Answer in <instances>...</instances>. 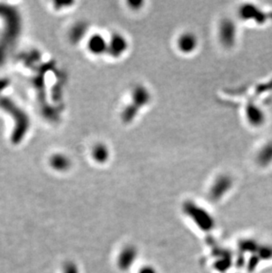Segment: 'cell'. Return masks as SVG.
I'll use <instances>...</instances> for the list:
<instances>
[{"label":"cell","mask_w":272,"mask_h":273,"mask_svg":"<svg viewBox=\"0 0 272 273\" xmlns=\"http://www.w3.org/2000/svg\"><path fill=\"white\" fill-rule=\"evenodd\" d=\"M184 216L199 232L206 234L214 229L215 220L206 208L193 200H186L182 204Z\"/></svg>","instance_id":"obj_1"},{"label":"cell","mask_w":272,"mask_h":273,"mask_svg":"<svg viewBox=\"0 0 272 273\" xmlns=\"http://www.w3.org/2000/svg\"><path fill=\"white\" fill-rule=\"evenodd\" d=\"M233 187V179L228 174H220L213 179L209 188L208 195L212 202H220Z\"/></svg>","instance_id":"obj_2"},{"label":"cell","mask_w":272,"mask_h":273,"mask_svg":"<svg viewBox=\"0 0 272 273\" xmlns=\"http://www.w3.org/2000/svg\"><path fill=\"white\" fill-rule=\"evenodd\" d=\"M237 37L238 28L234 20L227 17L221 20L217 28V38L221 45L225 49L234 47Z\"/></svg>","instance_id":"obj_3"},{"label":"cell","mask_w":272,"mask_h":273,"mask_svg":"<svg viewBox=\"0 0 272 273\" xmlns=\"http://www.w3.org/2000/svg\"><path fill=\"white\" fill-rule=\"evenodd\" d=\"M138 258V250L133 244H125L117 250L116 265L121 272H127L135 266Z\"/></svg>","instance_id":"obj_4"},{"label":"cell","mask_w":272,"mask_h":273,"mask_svg":"<svg viewBox=\"0 0 272 273\" xmlns=\"http://www.w3.org/2000/svg\"><path fill=\"white\" fill-rule=\"evenodd\" d=\"M129 49V42L125 35L115 32L108 40V52L110 56L114 58H120Z\"/></svg>","instance_id":"obj_5"},{"label":"cell","mask_w":272,"mask_h":273,"mask_svg":"<svg viewBox=\"0 0 272 273\" xmlns=\"http://www.w3.org/2000/svg\"><path fill=\"white\" fill-rule=\"evenodd\" d=\"M130 98V104L141 111L150 104L152 100V95L149 88L146 87L145 85L138 83L132 88Z\"/></svg>","instance_id":"obj_6"},{"label":"cell","mask_w":272,"mask_h":273,"mask_svg":"<svg viewBox=\"0 0 272 273\" xmlns=\"http://www.w3.org/2000/svg\"><path fill=\"white\" fill-rule=\"evenodd\" d=\"M176 46L179 52L185 55L192 54L199 46V38L191 31L180 34L176 40Z\"/></svg>","instance_id":"obj_7"},{"label":"cell","mask_w":272,"mask_h":273,"mask_svg":"<svg viewBox=\"0 0 272 273\" xmlns=\"http://www.w3.org/2000/svg\"><path fill=\"white\" fill-rule=\"evenodd\" d=\"M239 17L242 20H253L256 23H263L267 14L263 13L258 6L252 4H244L239 7Z\"/></svg>","instance_id":"obj_8"},{"label":"cell","mask_w":272,"mask_h":273,"mask_svg":"<svg viewBox=\"0 0 272 273\" xmlns=\"http://www.w3.org/2000/svg\"><path fill=\"white\" fill-rule=\"evenodd\" d=\"M245 117L252 127H260L265 122V113L258 105L253 103L247 104L245 108Z\"/></svg>","instance_id":"obj_9"},{"label":"cell","mask_w":272,"mask_h":273,"mask_svg":"<svg viewBox=\"0 0 272 273\" xmlns=\"http://www.w3.org/2000/svg\"><path fill=\"white\" fill-rule=\"evenodd\" d=\"M256 162L261 166H268L272 162V141L263 144L256 154Z\"/></svg>","instance_id":"obj_10"},{"label":"cell","mask_w":272,"mask_h":273,"mask_svg":"<svg viewBox=\"0 0 272 273\" xmlns=\"http://www.w3.org/2000/svg\"><path fill=\"white\" fill-rule=\"evenodd\" d=\"M140 110L136 108V106H134L133 104L128 103V104L123 108L122 112L120 113V118L121 121L124 124H131L133 121L136 120V118L138 117L139 113H140Z\"/></svg>","instance_id":"obj_11"},{"label":"cell","mask_w":272,"mask_h":273,"mask_svg":"<svg viewBox=\"0 0 272 273\" xmlns=\"http://www.w3.org/2000/svg\"><path fill=\"white\" fill-rule=\"evenodd\" d=\"M90 47L91 51L97 53V54H101L107 52L108 51V41H106L105 38H103L102 36H96L91 40L90 42Z\"/></svg>","instance_id":"obj_12"},{"label":"cell","mask_w":272,"mask_h":273,"mask_svg":"<svg viewBox=\"0 0 272 273\" xmlns=\"http://www.w3.org/2000/svg\"><path fill=\"white\" fill-rule=\"evenodd\" d=\"M93 156L95 159L99 163H105L110 157V150L105 144L100 143L95 147Z\"/></svg>","instance_id":"obj_13"},{"label":"cell","mask_w":272,"mask_h":273,"mask_svg":"<svg viewBox=\"0 0 272 273\" xmlns=\"http://www.w3.org/2000/svg\"><path fill=\"white\" fill-rule=\"evenodd\" d=\"M136 273H159L158 270L154 265L143 264L139 265L136 270Z\"/></svg>","instance_id":"obj_14"},{"label":"cell","mask_w":272,"mask_h":273,"mask_svg":"<svg viewBox=\"0 0 272 273\" xmlns=\"http://www.w3.org/2000/svg\"><path fill=\"white\" fill-rule=\"evenodd\" d=\"M128 6L129 8H131L132 10H135V11H139V10L142 8V5H144V2L143 1H129L128 3Z\"/></svg>","instance_id":"obj_15"}]
</instances>
